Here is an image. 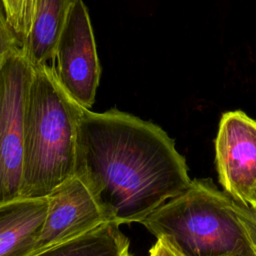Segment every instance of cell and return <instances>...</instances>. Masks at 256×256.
<instances>
[{
	"mask_svg": "<svg viewBox=\"0 0 256 256\" xmlns=\"http://www.w3.org/2000/svg\"><path fill=\"white\" fill-rule=\"evenodd\" d=\"M46 198V217L32 254L109 222L90 189L77 176L64 181Z\"/></svg>",
	"mask_w": 256,
	"mask_h": 256,
	"instance_id": "obj_7",
	"label": "cell"
},
{
	"mask_svg": "<svg viewBox=\"0 0 256 256\" xmlns=\"http://www.w3.org/2000/svg\"><path fill=\"white\" fill-rule=\"evenodd\" d=\"M77 0H37L31 29L23 43L33 67L52 60L60 33Z\"/></svg>",
	"mask_w": 256,
	"mask_h": 256,
	"instance_id": "obj_9",
	"label": "cell"
},
{
	"mask_svg": "<svg viewBox=\"0 0 256 256\" xmlns=\"http://www.w3.org/2000/svg\"><path fill=\"white\" fill-rule=\"evenodd\" d=\"M47 198H19L0 204V256H30L41 234Z\"/></svg>",
	"mask_w": 256,
	"mask_h": 256,
	"instance_id": "obj_8",
	"label": "cell"
},
{
	"mask_svg": "<svg viewBox=\"0 0 256 256\" xmlns=\"http://www.w3.org/2000/svg\"><path fill=\"white\" fill-rule=\"evenodd\" d=\"M215 162L222 190L248 206L256 187V121L242 111L222 115L215 139Z\"/></svg>",
	"mask_w": 256,
	"mask_h": 256,
	"instance_id": "obj_6",
	"label": "cell"
},
{
	"mask_svg": "<svg viewBox=\"0 0 256 256\" xmlns=\"http://www.w3.org/2000/svg\"><path fill=\"white\" fill-rule=\"evenodd\" d=\"M248 207L252 208L256 212V187H254L248 198Z\"/></svg>",
	"mask_w": 256,
	"mask_h": 256,
	"instance_id": "obj_15",
	"label": "cell"
},
{
	"mask_svg": "<svg viewBox=\"0 0 256 256\" xmlns=\"http://www.w3.org/2000/svg\"><path fill=\"white\" fill-rule=\"evenodd\" d=\"M140 224L157 239H165L181 256H243L252 252L226 193L210 178L193 179L187 189Z\"/></svg>",
	"mask_w": 256,
	"mask_h": 256,
	"instance_id": "obj_3",
	"label": "cell"
},
{
	"mask_svg": "<svg viewBox=\"0 0 256 256\" xmlns=\"http://www.w3.org/2000/svg\"><path fill=\"white\" fill-rule=\"evenodd\" d=\"M129 246V239L122 233L120 225L108 222L30 256H132Z\"/></svg>",
	"mask_w": 256,
	"mask_h": 256,
	"instance_id": "obj_10",
	"label": "cell"
},
{
	"mask_svg": "<svg viewBox=\"0 0 256 256\" xmlns=\"http://www.w3.org/2000/svg\"><path fill=\"white\" fill-rule=\"evenodd\" d=\"M7 18L21 39L26 40L32 26L37 0H1Z\"/></svg>",
	"mask_w": 256,
	"mask_h": 256,
	"instance_id": "obj_11",
	"label": "cell"
},
{
	"mask_svg": "<svg viewBox=\"0 0 256 256\" xmlns=\"http://www.w3.org/2000/svg\"><path fill=\"white\" fill-rule=\"evenodd\" d=\"M33 66L23 47L0 67V204L20 198L23 173V113Z\"/></svg>",
	"mask_w": 256,
	"mask_h": 256,
	"instance_id": "obj_4",
	"label": "cell"
},
{
	"mask_svg": "<svg viewBox=\"0 0 256 256\" xmlns=\"http://www.w3.org/2000/svg\"><path fill=\"white\" fill-rule=\"evenodd\" d=\"M75 176L118 225L140 223L192 181L185 158L161 127L118 109L84 111Z\"/></svg>",
	"mask_w": 256,
	"mask_h": 256,
	"instance_id": "obj_1",
	"label": "cell"
},
{
	"mask_svg": "<svg viewBox=\"0 0 256 256\" xmlns=\"http://www.w3.org/2000/svg\"><path fill=\"white\" fill-rule=\"evenodd\" d=\"M51 61L61 87L80 106L89 110L95 100L101 67L83 0H77L70 12Z\"/></svg>",
	"mask_w": 256,
	"mask_h": 256,
	"instance_id": "obj_5",
	"label": "cell"
},
{
	"mask_svg": "<svg viewBox=\"0 0 256 256\" xmlns=\"http://www.w3.org/2000/svg\"><path fill=\"white\" fill-rule=\"evenodd\" d=\"M149 256H181L165 239L159 238L149 250Z\"/></svg>",
	"mask_w": 256,
	"mask_h": 256,
	"instance_id": "obj_14",
	"label": "cell"
},
{
	"mask_svg": "<svg viewBox=\"0 0 256 256\" xmlns=\"http://www.w3.org/2000/svg\"><path fill=\"white\" fill-rule=\"evenodd\" d=\"M226 199L230 209L234 212L235 216L243 227L252 251L256 255V212L252 208L236 202L227 193Z\"/></svg>",
	"mask_w": 256,
	"mask_h": 256,
	"instance_id": "obj_13",
	"label": "cell"
},
{
	"mask_svg": "<svg viewBox=\"0 0 256 256\" xmlns=\"http://www.w3.org/2000/svg\"><path fill=\"white\" fill-rule=\"evenodd\" d=\"M85 110L61 87L51 64L33 67L23 113L20 198H45L75 176L78 125Z\"/></svg>",
	"mask_w": 256,
	"mask_h": 256,
	"instance_id": "obj_2",
	"label": "cell"
},
{
	"mask_svg": "<svg viewBox=\"0 0 256 256\" xmlns=\"http://www.w3.org/2000/svg\"><path fill=\"white\" fill-rule=\"evenodd\" d=\"M22 47L23 43L9 22L0 0V67L11 53Z\"/></svg>",
	"mask_w": 256,
	"mask_h": 256,
	"instance_id": "obj_12",
	"label": "cell"
},
{
	"mask_svg": "<svg viewBox=\"0 0 256 256\" xmlns=\"http://www.w3.org/2000/svg\"><path fill=\"white\" fill-rule=\"evenodd\" d=\"M243 256H256L255 254H254V252L252 251L251 253H249V254H246V255H243Z\"/></svg>",
	"mask_w": 256,
	"mask_h": 256,
	"instance_id": "obj_16",
	"label": "cell"
}]
</instances>
